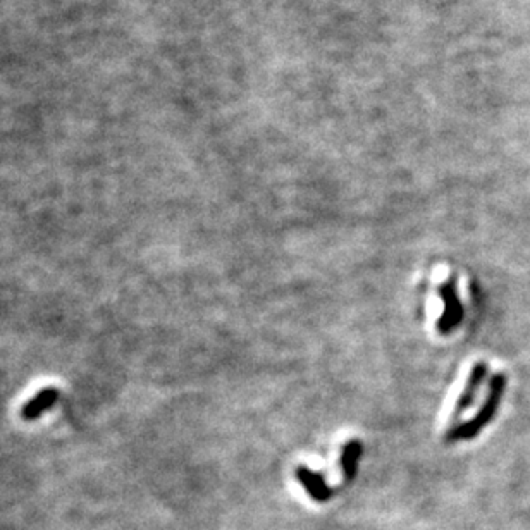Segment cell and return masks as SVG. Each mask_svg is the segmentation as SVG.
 <instances>
[{
	"label": "cell",
	"mask_w": 530,
	"mask_h": 530,
	"mask_svg": "<svg viewBox=\"0 0 530 530\" xmlns=\"http://www.w3.org/2000/svg\"><path fill=\"white\" fill-rule=\"evenodd\" d=\"M439 296L443 300V316L437 320V331L441 334H450L457 329L464 319V307H462L460 296L457 291V281L455 277H448L439 286Z\"/></svg>",
	"instance_id": "3957f363"
},
{
	"label": "cell",
	"mask_w": 530,
	"mask_h": 530,
	"mask_svg": "<svg viewBox=\"0 0 530 530\" xmlns=\"http://www.w3.org/2000/svg\"><path fill=\"white\" fill-rule=\"evenodd\" d=\"M296 477H298L300 484L305 487L307 493L310 494V497L316 500L317 503H326V501L331 500L332 489L327 486L322 473L307 468V466H298L296 468Z\"/></svg>",
	"instance_id": "277c9868"
},
{
	"label": "cell",
	"mask_w": 530,
	"mask_h": 530,
	"mask_svg": "<svg viewBox=\"0 0 530 530\" xmlns=\"http://www.w3.org/2000/svg\"><path fill=\"white\" fill-rule=\"evenodd\" d=\"M504 390H506V374L504 372L493 374L489 381V391H487V396L484 398L479 412H477L475 417H472L468 422L458 423L455 429L448 430L446 441L453 443V441H466L475 437L477 434H479L497 413L500 403L501 399H503Z\"/></svg>",
	"instance_id": "6da1fadb"
},
{
	"label": "cell",
	"mask_w": 530,
	"mask_h": 530,
	"mask_svg": "<svg viewBox=\"0 0 530 530\" xmlns=\"http://www.w3.org/2000/svg\"><path fill=\"white\" fill-rule=\"evenodd\" d=\"M362 457V443L358 439H349L342 444L341 468L346 482H351L358 470V460Z\"/></svg>",
	"instance_id": "5b68a950"
},
{
	"label": "cell",
	"mask_w": 530,
	"mask_h": 530,
	"mask_svg": "<svg viewBox=\"0 0 530 530\" xmlns=\"http://www.w3.org/2000/svg\"><path fill=\"white\" fill-rule=\"evenodd\" d=\"M489 372H491L489 363L484 362V360L473 363L472 369H470V372H468V377H466V383H465L464 390H462L460 396H458L457 403H455L453 413H451V427L448 430L455 429V427L458 426V420L462 419V415H464L466 410L472 408L477 396H479L480 387H482L484 383L487 381V376H489Z\"/></svg>",
	"instance_id": "7a4b0ae2"
}]
</instances>
